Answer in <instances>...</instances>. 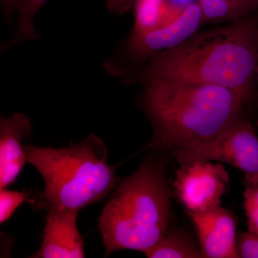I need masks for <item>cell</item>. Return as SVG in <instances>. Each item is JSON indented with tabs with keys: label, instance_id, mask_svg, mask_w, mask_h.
Instances as JSON below:
<instances>
[{
	"label": "cell",
	"instance_id": "cell-19",
	"mask_svg": "<svg viewBox=\"0 0 258 258\" xmlns=\"http://www.w3.org/2000/svg\"><path fill=\"white\" fill-rule=\"evenodd\" d=\"M23 0H1L2 8L5 20L10 27L13 26V15L15 12H20Z\"/></svg>",
	"mask_w": 258,
	"mask_h": 258
},
{
	"label": "cell",
	"instance_id": "cell-5",
	"mask_svg": "<svg viewBox=\"0 0 258 258\" xmlns=\"http://www.w3.org/2000/svg\"><path fill=\"white\" fill-rule=\"evenodd\" d=\"M204 25L203 13L197 3L160 28L142 35H129L103 66L112 76L128 77L135 68L139 70L153 56L179 46Z\"/></svg>",
	"mask_w": 258,
	"mask_h": 258
},
{
	"label": "cell",
	"instance_id": "cell-17",
	"mask_svg": "<svg viewBox=\"0 0 258 258\" xmlns=\"http://www.w3.org/2000/svg\"><path fill=\"white\" fill-rule=\"evenodd\" d=\"M237 252L242 258H258V235L241 232L237 240Z\"/></svg>",
	"mask_w": 258,
	"mask_h": 258
},
{
	"label": "cell",
	"instance_id": "cell-6",
	"mask_svg": "<svg viewBox=\"0 0 258 258\" xmlns=\"http://www.w3.org/2000/svg\"><path fill=\"white\" fill-rule=\"evenodd\" d=\"M179 165L193 161H222L244 173V184L258 182V137L242 115L216 139L174 149Z\"/></svg>",
	"mask_w": 258,
	"mask_h": 258
},
{
	"label": "cell",
	"instance_id": "cell-3",
	"mask_svg": "<svg viewBox=\"0 0 258 258\" xmlns=\"http://www.w3.org/2000/svg\"><path fill=\"white\" fill-rule=\"evenodd\" d=\"M171 196L164 164L154 158L118 181L98 225L106 256L120 249L145 253L159 243L169 227Z\"/></svg>",
	"mask_w": 258,
	"mask_h": 258
},
{
	"label": "cell",
	"instance_id": "cell-22",
	"mask_svg": "<svg viewBox=\"0 0 258 258\" xmlns=\"http://www.w3.org/2000/svg\"><path fill=\"white\" fill-rule=\"evenodd\" d=\"M257 41H258V25L257 26Z\"/></svg>",
	"mask_w": 258,
	"mask_h": 258
},
{
	"label": "cell",
	"instance_id": "cell-21",
	"mask_svg": "<svg viewBox=\"0 0 258 258\" xmlns=\"http://www.w3.org/2000/svg\"><path fill=\"white\" fill-rule=\"evenodd\" d=\"M256 76H257V81H258V66H257V71H256Z\"/></svg>",
	"mask_w": 258,
	"mask_h": 258
},
{
	"label": "cell",
	"instance_id": "cell-10",
	"mask_svg": "<svg viewBox=\"0 0 258 258\" xmlns=\"http://www.w3.org/2000/svg\"><path fill=\"white\" fill-rule=\"evenodd\" d=\"M32 129L31 122L23 113L0 118V189L13 184L28 162L22 142Z\"/></svg>",
	"mask_w": 258,
	"mask_h": 258
},
{
	"label": "cell",
	"instance_id": "cell-20",
	"mask_svg": "<svg viewBox=\"0 0 258 258\" xmlns=\"http://www.w3.org/2000/svg\"><path fill=\"white\" fill-rule=\"evenodd\" d=\"M135 0H108L107 9L115 15H123L134 6Z\"/></svg>",
	"mask_w": 258,
	"mask_h": 258
},
{
	"label": "cell",
	"instance_id": "cell-11",
	"mask_svg": "<svg viewBox=\"0 0 258 258\" xmlns=\"http://www.w3.org/2000/svg\"><path fill=\"white\" fill-rule=\"evenodd\" d=\"M204 24L233 23L258 10V0H198Z\"/></svg>",
	"mask_w": 258,
	"mask_h": 258
},
{
	"label": "cell",
	"instance_id": "cell-14",
	"mask_svg": "<svg viewBox=\"0 0 258 258\" xmlns=\"http://www.w3.org/2000/svg\"><path fill=\"white\" fill-rule=\"evenodd\" d=\"M47 1L48 0H23L21 9L19 12L16 32L9 41L2 45V50L23 42L36 40L40 37V33L34 27V20L39 10Z\"/></svg>",
	"mask_w": 258,
	"mask_h": 258
},
{
	"label": "cell",
	"instance_id": "cell-7",
	"mask_svg": "<svg viewBox=\"0 0 258 258\" xmlns=\"http://www.w3.org/2000/svg\"><path fill=\"white\" fill-rule=\"evenodd\" d=\"M229 182L223 164L193 161L180 165L176 171L174 195L187 212L206 211L220 206Z\"/></svg>",
	"mask_w": 258,
	"mask_h": 258
},
{
	"label": "cell",
	"instance_id": "cell-2",
	"mask_svg": "<svg viewBox=\"0 0 258 258\" xmlns=\"http://www.w3.org/2000/svg\"><path fill=\"white\" fill-rule=\"evenodd\" d=\"M143 86L142 106L150 120V147L157 151L211 142L242 115L246 103L233 90L215 85L152 77Z\"/></svg>",
	"mask_w": 258,
	"mask_h": 258
},
{
	"label": "cell",
	"instance_id": "cell-18",
	"mask_svg": "<svg viewBox=\"0 0 258 258\" xmlns=\"http://www.w3.org/2000/svg\"><path fill=\"white\" fill-rule=\"evenodd\" d=\"M169 22L192 5L198 3V0H164Z\"/></svg>",
	"mask_w": 258,
	"mask_h": 258
},
{
	"label": "cell",
	"instance_id": "cell-23",
	"mask_svg": "<svg viewBox=\"0 0 258 258\" xmlns=\"http://www.w3.org/2000/svg\"><path fill=\"white\" fill-rule=\"evenodd\" d=\"M257 127H258V120H257Z\"/></svg>",
	"mask_w": 258,
	"mask_h": 258
},
{
	"label": "cell",
	"instance_id": "cell-16",
	"mask_svg": "<svg viewBox=\"0 0 258 258\" xmlns=\"http://www.w3.org/2000/svg\"><path fill=\"white\" fill-rule=\"evenodd\" d=\"M244 185V208L247 218V230L258 235V182Z\"/></svg>",
	"mask_w": 258,
	"mask_h": 258
},
{
	"label": "cell",
	"instance_id": "cell-12",
	"mask_svg": "<svg viewBox=\"0 0 258 258\" xmlns=\"http://www.w3.org/2000/svg\"><path fill=\"white\" fill-rule=\"evenodd\" d=\"M144 254L149 258L203 257L200 248L193 240L176 230H168L164 238Z\"/></svg>",
	"mask_w": 258,
	"mask_h": 258
},
{
	"label": "cell",
	"instance_id": "cell-1",
	"mask_svg": "<svg viewBox=\"0 0 258 258\" xmlns=\"http://www.w3.org/2000/svg\"><path fill=\"white\" fill-rule=\"evenodd\" d=\"M257 26L247 18L199 30L175 48L149 58L125 84L146 78H166L233 90L248 101L258 66Z\"/></svg>",
	"mask_w": 258,
	"mask_h": 258
},
{
	"label": "cell",
	"instance_id": "cell-13",
	"mask_svg": "<svg viewBox=\"0 0 258 258\" xmlns=\"http://www.w3.org/2000/svg\"><path fill=\"white\" fill-rule=\"evenodd\" d=\"M134 23L130 35L152 31L169 23L164 0H135Z\"/></svg>",
	"mask_w": 258,
	"mask_h": 258
},
{
	"label": "cell",
	"instance_id": "cell-8",
	"mask_svg": "<svg viewBox=\"0 0 258 258\" xmlns=\"http://www.w3.org/2000/svg\"><path fill=\"white\" fill-rule=\"evenodd\" d=\"M187 214L198 232L203 257H240L236 237L237 220L232 212L219 206Z\"/></svg>",
	"mask_w": 258,
	"mask_h": 258
},
{
	"label": "cell",
	"instance_id": "cell-4",
	"mask_svg": "<svg viewBox=\"0 0 258 258\" xmlns=\"http://www.w3.org/2000/svg\"><path fill=\"white\" fill-rule=\"evenodd\" d=\"M27 161L45 181L39 194V208L80 211L100 201L118 183L115 166L108 163V150L103 140L91 134L67 148L24 145Z\"/></svg>",
	"mask_w": 258,
	"mask_h": 258
},
{
	"label": "cell",
	"instance_id": "cell-15",
	"mask_svg": "<svg viewBox=\"0 0 258 258\" xmlns=\"http://www.w3.org/2000/svg\"><path fill=\"white\" fill-rule=\"evenodd\" d=\"M26 191H11L1 189L0 191V223L3 224L13 216V213L26 201H30Z\"/></svg>",
	"mask_w": 258,
	"mask_h": 258
},
{
	"label": "cell",
	"instance_id": "cell-9",
	"mask_svg": "<svg viewBox=\"0 0 258 258\" xmlns=\"http://www.w3.org/2000/svg\"><path fill=\"white\" fill-rule=\"evenodd\" d=\"M79 212L54 208L47 210L41 247L32 257H84V242L76 224Z\"/></svg>",
	"mask_w": 258,
	"mask_h": 258
}]
</instances>
